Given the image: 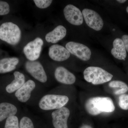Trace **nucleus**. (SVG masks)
<instances>
[{"label": "nucleus", "mask_w": 128, "mask_h": 128, "mask_svg": "<svg viewBox=\"0 0 128 128\" xmlns=\"http://www.w3.org/2000/svg\"><path fill=\"white\" fill-rule=\"evenodd\" d=\"M85 108L89 114L96 116L102 112H114L115 108L112 98L108 97H94L88 99Z\"/></svg>", "instance_id": "nucleus-1"}, {"label": "nucleus", "mask_w": 128, "mask_h": 128, "mask_svg": "<svg viewBox=\"0 0 128 128\" xmlns=\"http://www.w3.org/2000/svg\"><path fill=\"white\" fill-rule=\"evenodd\" d=\"M84 78L87 82L94 85H99L110 81L113 77L111 73L99 67L89 66L83 73Z\"/></svg>", "instance_id": "nucleus-2"}, {"label": "nucleus", "mask_w": 128, "mask_h": 128, "mask_svg": "<svg viewBox=\"0 0 128 128\" xmlns=\"http://www.w3.org/2000/svg\"><path fill=\"white\" fill-rule=\"evenodd\" d=\"M21 31L18 26L8 22L0 26V39L11 45H15L20 42Z\"/></svg>", "instance_id": "nucleus-3"}, {"label": "nucleus", "mask_w": 128, "mask_h": 128, "mask_svg": "<svg viewBox=\"0 0 128 128\" xmlns=\"http://www.w3.org/2000/svg\"><path fill=\"white\" fill-rule=\"evenodd\" d=\"M68 96L62 95L48 94L44 96L39 102V106L43 110L58 109L68 103Z\"/></svg>", "instance_id": "nucleus-4"}, {"label": "nucleus", "mask_w": 128, "mask_h": 128, "mask_svg": "<svg viewBox=\"0 0 128 128\" xmlns=\"http://www.w3.org/2000/svg\"><path fill=\"white\" fill-rule=\"evenodd\" d=\"M44 42L40 38L30 41L24 47L23 51L26 58L30 61H35L40 56Z\"/></svg>", "instance_id": "nucleus-5"}, {"label": "nucleus", "mask_w": 128, "mask_h": 128, "mask_svg": "<svg viewBox=\"0 0 128 128\" xmlns=\"http://www.w3.org/2000/svg\"><path fill=\"white\" fill-rule=\"evenodd\" d=\"M66 48L70 53L82 60L87 61L90 58L91 51L84 44L71 41L66 44Z\"/></svg>", "instance_id": "nucleus-6"}, {"label": "nucleus", "mask_w": 128, "mask_h": 128, "mask_svg": "<svg viewBox=\"0 0 128 128\" xmlns=\"http://www.w3.org/2000/svg\"><path fill=\"white\" fill-rule=\"evenodd\" d=\"M82 14L86 23L89 27L96 31H100L103 28V20L95 11L84 9L82 10Z\"/></svg>", "instance_id": "nucleus-7"}, {"label": "nucleus", "mask_w": 128, "mask_h": 128, "mask_svg": "<svg viewBox=\"0 0 128 128\" xmlns=\"http://www.w3.org/2000/svg\"><path fill=\"white\" fill-rule=\"evenodd\" d=\"M25 66L28 72L38 81L42 82L47 81V75L43 66L40 62L28 60L25 63Z\"/></svg>", "instance_id": "nucleus-8"}, {"label": "nucleus", "mask_w": 128, "mask_h": 128, "mask_svg": "<svg viewBox=\"0 0 128 128\" xmlns=\"http://www.w3.org/2000/svg\"><path fill=\"white\" fill-rule=\"evenodd\" d=\"M64 12L66 20L72 25L79 26L83 23L82 13L75 6L72 4L67 5L64 8Z\"/></svg>", "instance_id": "nucleus-9"}, {"label": "nucleus", "mask_w": 128, "mask_h": 128, "mask_svg": "<svg viewBox=\"0 0 128 128\" xmlns=\"http://www.w3.org/2000/svg\"><path fill=\"white\" fill-rule=\"evenodd\" d=\"M70 112L68 108L63 107L52 112L53 125L55 128H68L67 121Z\"/></svg>", "instance_id": "nucleus-10"}, {"label": "nucleus", "mask_w": 128, "mask_h": 128, "mask_svg": "<svg viewBox=\"0 0 128 128\" xmlns=\"http://www.w3.org/2000/svg\"><path fill=\"white\" fill-rule=\"evenodd\" d=\"M50 57L55 61L61 62L68 59L70 56V53L64 46L59 44H54L49 48Z\"/></svg>", "instance_id": "nucleus-11"}, {"label": "nucleus", "mask_w": 128, "mask_h": 128, "mask_svg": "<svg viewBox=\"0 0 128 128\" xmlns=\"http://www.w3.org/2000/svg\"><path fill=\"white\" fill-rule=\"evenodd\" d=\"M35 86L36 85L34 81L28 80L16 91L15 96L21 102H26L30 98L31 92L34 90Z\"/></svg>", "instance_id": "nucleus-12"}, {"label": "nucleus", "mask_w": 128, "mask_h": 128, "mask_svg": "<svg viewBox=\"0 0 128 128\" xmlns=\"http://www.w3.org/2000/svg\"><path fill=\"white\" fill-rule=\"evenodd\" d=\"M54 76L57 81L66 84H72L76 80L75 76L63 66L56 68Z\"/></svg>", "instance_id": "nucleus-13"}, {"label": "nucleus", "mask_w": 128, "mask_h": 128, "mask_svg": "<svg viewBox=\"0 0 128 128\" xmlns=\"http://www.w3.org/2000/svg\"><path fill=\"white\" fill-rule=\"evenodd\" d=\"M113 46L111 52L113 56L117 59L125 60L127 56V51L122 40L119 38L114 39Z\"/></svg>", "instance_id": "nucleus-14"}, {"label": "nucleus", "mask_w": 128, "mask_h": 128, "mask_svg": "<svg viewBox=\"0 0 128 128\" xmlns=\"http://www.w3.org/2000/svg\"><path fill=\"white\" fill-rule=\"evenodd\" d=\"M66 28L62 25H59L53 31L46 34L45 39L48 42L56 43L64 38L66 36Z\"/></svg>", "instance_id": "nucleus-15"}, {"label": "nucleus", "mask_w": 128, "mask_h": 128, "mask_svg": "<svg viewBox=\"0 0 128 128\" xmlns=\"http://www.w3.org/2000/svg\"><path fill=\"white\" fill-rule=\"evenodd\" d=\"M14 75V80L6 87V90L8 93H12L17 90L25 82V76L22 73L18 71H15Z\"/></svg>", "instance_id": "nucleus-16"}, {"label": "nucleus", "mask_w": 128, "mask_h": 128, "mask_svg": "<svg viewBox=\"0 0 128 128\" xmlns=\"http://www.w3.org/2000/svg\"><path fill=\"white\" fill-rule=\"evenodd\" d=\"M19 62L16 57L6 58L0 60V73H8L16 69Z\"/></svg>", "instance_id": "nucleus-17"}, {"label": "nucleus", "mask_w": 128, "mask_h": 128, "mask_svg": "<svg viewBox=\"0 0 128 128\" xmlns=\"http://www.w3.org/2000/svg\"><path fill=\"white\" fill-rule=\"evenodd\" d=\"M17 112V108L12 104L2 102L0 104V122L6 118L15 116Z\"/></svg>", "instance_id": "nucleus-18"}, {"label": "nucleus", "mask_w": 128, "mask_h": 128, "mask_svg": "<svg viewBox=\"0 0 128 128\" xmlns=\"http://www.w3.org/2000/svg\"><path fill=\"white\" fill-rule=\"evenodd\" d=\"M108 86L112 88H120L118 90L114 92L115 95H119L125 94L128 91V86L125 82L121 80H115L109 82Z\"/></svg>", "instance_id": "nucleus-19"}, {"label": "nucleus", "mask_w": 128, "mask_h": 128, "mask_svg": "<svg viewBox=\"0 0 128 128\" xmlns=\"http://www.w3.org/2000/svg\"><path fill=\"white\" fill-rule=\"evenodd\" d=\"M4 128H19L18 118L16 116L8 118L6 121Z\"/></svg>", "instance_id": "nucleus-20"}, {"label": "nucleus", "mask_w": 128, "mask_h": 128, "mask_svg": "<svg viewBox=\"0 0 128 128\" xmlns=\"http://www.w3.org/2000/svg\"><path fill=\"white\" fill-rule=\"evenodd\" d=\"M118 105L122 110H128V94H123L120 96Z\"/></svg>", "instance_id": "nucleus-21"}, {"label": "nucleus", "mask_w": 128, "mask_h": 128, "mask_svg": "<svg viewBox=\"0 0 128 128\" xmlns=\"http://www.w3.org/2000/svg\"><path fill=\"white\" fill-rule=\"evenodd\" d=\"M19 128H34L32 120L29 118L24 117L21 120Z\"/></svg>", "instance_id": "nucleus-22"}, {"label": "nucleus", "mask_w": 128, "mask_h": 128, "mask_svg": "<svg viewBox=\"0 0 128 128\" xmlns=\"http://www.w3.org/2000/svg\"><path fill=\"white\" fill-rule=\"evenodd\" d=\"M34 2L36 6L41 9L47 8L51 4L52 0H34Z\"/></svg>", "instance_id": "nucleus-23"}, {"label": "nucleus", "mask_w": 128, "mask_h": 128, "mask_svg": "<svg viewBox=\"0 0 128 128\" xmlns=\"http://www.w3.org/2000/svg\"><path fill=\"white\" fill-rule=\"evenodd\" d=\"M10 12L9 4L6 2L0 1V16L8 14Z\"/></svg>", "instance_id": "nucleus-24"}, {"label": "nucleus", "mask_w": 128, "mask_h": 128, "mask_svg": "<svg viewBox=\"0 0 128 128\" xmlns=\"http://www.w3.org/2000/svg\"><path fill=\"white\" fill-rule=\"evenodd\" d=\"M121 39L123 41L126 51L128 52V35L124 34L121 37Z\"/></svg>", "instance_id": "nucleus-25"}, {"label": "nucleus", "mask_w": 128, "mask_h": 128, "mask_svg": "<svg viewBox=\"0 0 128 128\" xmlns=\"http://www.w3.org/2000/svg\"><path fill=\"white\" fill-rule=\"evenodd\" d=\"M80 128H92L91 126H89L87 124H84V125H82L80 127Z\"/></svg>", "instance_id": "nucleus-26"}, {"label": "nucleus", "mask_w": 128, "mask_h": 128, "mask_svg": "<svg viewBox=\"0 0 128 128\" xmlns=\"http://www.w3.org/2000/svg\"><path fill=\"white\" fill-rule=\"evenodd\" d=\"M127 1V0H117V2H119V3H121V4H122V3H124Z\"/></svg>", "instance_id": "nucleus-27"}, {"label": "nucleus", "mask_w": 128, "mask_h": 128, "mask_svg": "<svg viewBox=\"0 0 128 128\" xmlns=\"http://www.w3.org/2000/svg\"><path fill=\"white\" fill-rule=\"evenodd\" d=\"M126 12H127V13H128V6H127V8H126Z\"/></svg>", "instance_id": "nucleus-28"}]
</instances>
